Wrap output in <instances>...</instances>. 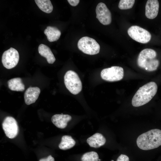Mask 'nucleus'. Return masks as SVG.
<instances>
[{"mask_svg":"<svg viewBox=\"0 0 161 161\" xmlns=\"http://www.w3.org/2000/svg\"><path fill=\"white\" fill-rule=\"evenodd\" d=\"M136 143L138 147L143 150L158 148L161 145V130L154 129L142 134L138 137Z\"/></svg>","mask_w":161,"mask_h":161,"instance_id":"nucleus-1","label":"nucleus"},{"mask_svg":"<svg viewBox=\"0 0 161 161\" xmlns=\"http://www.w3.org/2000/svg\"><path fill=\"white\" fill-rule=\"evenodd\" d=\"M157 90V85L154 82H149L140 87L132 99V106L139 107L147 103L155 96Z\"/></svg>","mask_w":161,"mask_h":161,"instance_id":"nucleus-2","label":"nucleus"},{"mask_svg":"<svg viewBox=\"0 0 161 161\" xmlns=\"http://www.w3.org/2000/svg\"><path fill=\"white\" fill-rule=\"evenodd\" d=\"M157 53L151 49H145L140 53L137 59V64L140 68L148 71L152 72L157 69L160 64L156 58Z\"/></svg>","mask_w":161,"mask_h":161,"instance_id":"nucleus-3","label":"nucleus"},{"mask_svg":"<svg viewBox=\"0 0 161 161\" xmlns=\"http://www.w3.org/2000/svg\"><path fill=\"white\" fill-rule=\"evenodd\" d=\"M64 82L67 89L72 94L77 95L81 91V81L78 74L75 72L69 70L65 73Z\"/></svg>","mask_w":161,"mask_h":161,"instance_id":"nucleus-4","label":"nucleus"},{"mask_svg":"<svg viewBox=\"0 0 161 161\" xmlns=\"http://www.w3.org/2000/svg\"><path fill=\"white\" fill-rule=\"evenodd\" d=\"M78 47L84 53L89 55H95L99 53L100 46L93 38L88 37H83L78 43Z\"/></svg>","mask_w":161,"mask_h":161,"instance_id":"nucleus-5","label":"nucleus"},{"mask_svg":"<svg viewBox=\"0 0 161 161\" xmlns=\"http://www.w3.org/2000/svg\"><path fill=\"white\" fill-rule=\"evenodd\" d=\"M127 32L133 39L141 43H147L151 38V35L148 31L137 25L131 27L128 29Z\"/></svg>","mask_w":161,"mask_h":161,"instance_id":"nucleus-6","label":"nucleus"},{"mask_svg":"<svg viewBox=\"0 0 161 161\" xmlns=\"http://www.w3.org/2000/svg\"><path fill=\"white\" fill-rule=\"evenodd\" d=\"M123 68L120 66H114L103 69L100 73L103 80L110 82H114L122 80L124 76Z\"/></svg>","mask_w":161,"mask_h":161,"instance_id":"nucleus-7","label":"nucleus"},{"mask_svg":"<svg viewBox=\"0 0 161 161\" xmlns=\"http://www.w3.org/2000/svg\"><path fill=\"white\" fill-rule=\"evenodd\" d=\"M19 58L18 51L16 49L10 47L4 52L2 56L1 62L4 67L10 69L16 66Z\"/></svg>","mask_w":161,"mask_h":161,"instance_id":"nucleus-8","label":"nucleus"},{"mask_svg":"<svg viewBox=\"0 0 161 161\" xmlns=\"http://www.w3.org/2000/svg\"><path fill=\"white\" fill-rule=\"evenodd\" d=\"M2 127L6 136L9 138L16 137L18 132V127L15 119L11 116L5 118L2 123Z\"/></svg>","mask_w":161,"mask_h":161,"instance_id":"nucleus-9","label":"nucleus"},{"mask_svg":"<svg viewBox=\"0 0 161 161\" xmlns=\"http://www.w3.org/2000/svg\"><path fill=\"white\" fill-rule=\"evenodd\" d=\"M96 18L104 25L109 24L112 22L111 13L106 5L102 2L99 3L96 8Z\"/></svg>","mask_w":161,"mask_h":161,"instance_id":"nucleus-10","label":"nucleus"},{"mask_svg":"<svg viewBox=\"0 0 161 161\" xmlns=\"http://www.w3.org/2000/svg\"><path fill=\"white\" fill-rule=\"evenodd\" d=\"M159 4L157 0H148L145 7V15L150 19H153L157 16L159 9Z\"/></svg>","mask_w":161,"mask_h":161,"instance_id":"nucleus-11","label":"nucleus"},{"mask_svg":"<svg viewBox=\"0 0 161 161\" xmlns=\"http://www.w3.org/2000/svg\"><path fill=\"white\" fill-rule=\"evenodd\" d=\"M40 89L38 87L28 88L24 94L25 103L27 105L34 103L38 99L40 93Z\"/></svg>","mask_w":161,"mask_h":161,"instance_id":"nucleus-12","label":"nucleus"},{"mask_svg":"<svg viewBox=\"0 0 161 161\" xmlns=\"http://www.w3.org/2000/svg\"><path fill=\"white\" fill-rule=\"evenodd\" d=\"M71 119V116L68 114H55L52 116L51 120L57 127L62 129L66 127L68 122Z\"/></svg>","mask_w":161,"mask_h":161,"instance_id":"nucleus-13","label":"nucleus"},{"mask_svg":"<svg viewBox=\"0 0 161 161\" xmlns=\"http://www.w3.org/2000/svg\"><path fill=\"white\" fill-rule=\"evenodd\" d=\"M106 139L99 133H96L87 140V142L91 147L97 148L103 145L106 143Z\"/></svg>","mask_w":161,"mask_h":161,"instance_id":"nucleus-14","label":"nucleus"},{"mask_svg":"<svg viewBox=\"0 0 161 161\" xmlns=\"http://www.w3.org/2000/svg\"><path fill=\"white\" fill-rule=\"evenodd\" d=\"M39 54L45 58L48 63L53 64L55 61V58L50 48L47 46L43 44H40L38 47Z\"/></svg>","mask_w":161,"mask_h":161,"instance_id":"nucleus-15","label":"nucleus"},{"mask_svg":"<svg viewBox=\"0 0 161 161\" xmlns=\"http://www.w3.org/2000/svg\"><path fill=\"white\" fill-rule=\"evenodd\" d=\"M44 33L48 41L50 42L57 41L61 34L60 31L57 27L51 26H47L45 29Z\"/></svg>","mask_w":161,"mask_h":161,"instance_id":"nucleus-16","label":"nucleus"},{"mask_svg":"<svg viewBox=\"0 0 161 161\" xmlns=\"http://www.w3.org/2000/svg\"><path fill=\"white\" fill-rule=\"evenodd\" d=\"M7 83L8 88L12 91L22 92L25 89L24 85L20 78L11 79L8 81Z\"/></svg>","mask_w":161,"mask_h":161,"instance_id":"nucleus-17","label":"nucleus"},{"mask_svg":"<svg viewBox=\"0 0 161 161\" xmlns=\"http://www.w3.org/2000/svg\"><path fill=\"white\" fill-rule=\"evenodd\" d=\"M75 143V141L71 136L64 135L62 137L61 142L59 145V147L60 149L64 150L69 149L73 147Z\"/></svg>","mask_w":161,"mask_h":161,"instance_id":"nucleus-18","label":"nucleus"},{"mask_svg":"<svg viewBox=\"0 0 161 161\" xmlns=\"http://www.w3.org/2000/svg\"><path fill=\"white\" fill-rule=\"evenodd\" d=\"M35 1L39 8L43 12L47 13H51L53 7L49 0H35Z\"/></svg>","mask_w":161,"mask_h":161,"instance_id":"nucleus-19","label":"nucleus"},{"mask_svg":"<svg viewBox=\"0 0 161 161\" xmlns=\"http://www.w3.org/2000/svg\"><path fill=\"white\" fill-rule=\"evenodd\" d=\"M81 160L82 161H98L99 156L97 152L93 151H90L83 154Z\"/></svg>","mask_w":161,"mask_h":161,"instance_id":"nucleus-20","label":"nucleus"},{"mask_svg":"<svg viewBox=\"0 0 161 161\" xmlns=\"http://www.w3.org/2000/svg\"><path fill=\"white\" fill-rule=\"evenodd\" d=\"M135 2L134 0H120L118 7L121 10H127L131 8Z\"/></svg>","mask_w":161,"mask_h":161,"instance_id":"nucleus-21","label":"nucleus"},{"mask_svg":"<svg viewBox=\"0 0 161 161\" xmlns=\"http://www.w3.org/2000/svg\"><path fill=\"white\" fill-rule=\"evenodd\" d=\"M116 161H129V158L126 155L121 154L118 157Z\"/></svg>","mask_w":161,"mask_h":161,"instance_id":"nucleus-22","label":"nucleus"},{"mask_svg":"<svg viewBox=\"0 0 161 161\" xmlns=\"http://www.w3.org/2000/svg\"><path fill=\"white\" fill-rule=\"evenodd\" d=\"M67 1L72 6H75L78 4L80 2V0H68Z\"/></svg>","mask_w":161,"mask_h":161,"instance_id":"nucleus-23","label":"nucleus"},{"mask_svg":"<svg viewBox=\"0 0 161 161\" xmlns=\"http://www.w3.org/2000/svg\"><path fill=\"white\" fill-rule=\"evenodd\" d=\"M39 161H54V159L51 155H50L46 158L40 159Z\"/></svg>","mask_w":161,"mask_h":161,"instance_id":"nucleus-24","label":"nucleus"}]
</instances>
